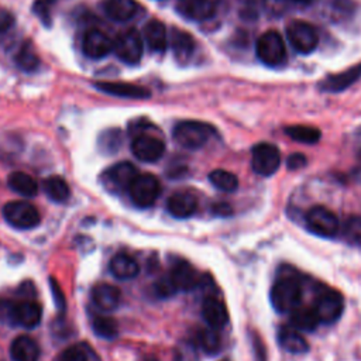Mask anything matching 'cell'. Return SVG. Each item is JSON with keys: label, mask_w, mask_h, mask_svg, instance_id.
I'll return each mask as SVG.
<instances>
[{"label": "cell", "mask_w": 361, "mask_h": 361, "mask_svg": "<svg viewBox=\"0 0 361 361\" xmlns=\"http://www.w3.org/2000/svg\"><path fill=\"white\" fill-rule=\"evenodd\" d=\"M138 175L135 165L128 161H121L107 168L102 175V180L106 188L116 192H124L130 189Z\"/></svg>", "instance_id": "cell-12"}, {"label": "cell", "mask_w": 361, "mask_h": 361, "mask_svg": "<svg viewBox=\"0 0 361 361\" xmlns=\"http://www.w3.org/2000/svg\"><path fill=\"white\" fill-rule=\"evenodd\" d=\"M3 216L11 227L18 230L34 228L41 221L39 213L35 206L24 200H14L4 204Z\"/></svg>", "instance_id": "cell-6"}, {"label": "cell", "mask_w": 361, "mask_h": 361, "mask_svg": "<svg viewBox=\"0 0 361 361\" xmlns=\"http://www.w3.org/2000/svg\"><path fill=\"white\" fill-rule=\"evenodd\" d=\"M213 134H214L213 127H210L203 121H196V120L179 121L176 123L172 131L173 140L186 149L202 148Z\"/></svg>", "instance_id": "cell-4"}, {"label": "cell", "mask_w": 361, "mask_h": 361, "mask_svg": "<svg viewBox=\"0 0 361 361\" xmlns=\"http://www.w3.org/2000/svg\"><path fill=\"white\" fill-rule=\"evenodd\" d=\"M142 361H158V360L154 358V357H145Z\"/></svg>", "instance_id": "cell-48"}, {"label": "cell", "mask_w": 361, "mask_h": 361, "mask_svg": "<svg viewBox=\"0 0 361 361\" xmlns=\"http://www.w3.org/2000/svg\"><path fill=\"white\" fill-rule=\"evenodd\" d=\"M49 288H51V292H52V296H54V302L58 307V310H65V295L61 289V286L58 285V282L55 281V278H49Z\"/></svg>", "instance_id": "cell-42"}, {"label": "cell", "mask_w": 361, "mask_h": 361, "mask_svg": "<svg viewBox=\"0 0 361 361\" xmlns=\"http://www.w3.org/2000/svg\"><path fill=\"white\" fill-rule=\"evenodd\" d=\"M169 276L178 290H192L202 282L196 268L186 261L176 262Z\"/></svg>", "instance_id": "cell-18"}, {"label": "cell", "mask_w": 361, "mask_h": 361, "mask_svg": "<svg viewBox=\"0 0 361 361\" xmlns=\"http://www.w3.org/2000/svg\"><path fill=\"white\" fill-rule=\"evenodd\" d=\"M210 183L221 192H234L238 188V178L226 169H214L209 173Z\"/></svg>", "instance_id": "cell-32"}, {"label": "cell", "mask_w": 361, "mask_h": 361, "mask_svg": "<svg viewBox=\"0 0 361 361\" xmlns=\"http://www.w3.org/2000/svg\"><path fill=\"white\" fill-rule=\"evenodd\" d=\"M42 189L47 193V196L56 203L66 202L71 196V189H69L68 182L58 175L48 176L42 182Z\"/></svg>", "instance_id": "cell-29"}, {"label": "cell", "mask_w": 361, "mask_h": 361, "mask_svg": "<svg viewBox=\"0 0 361 361\" xmlns=\"http://www.w3.org/2000/svg\"><path fill=\"white\" fill-rule=\"evenodd\" d=\"M305 223L310 233L326 238L334 237L340 227L337 216L324 206L310 207L305 216Z\"/></svg>", "instance_id": "cell-9"}, {"label": "cell", "mask_w": 361, "mask_h": 361, "mask_svg": "<svg viewBox=\"0 0 361 361\" xmlns=\"http://www.w3.org/2000/svg\"><path fill=\"white\" fill-rule=\"evenodd\" d=\"M131 151L133 155L141 162H155L164 155L165 144L154 135L140 133L131 142Z\"/></svg>", "instance_id": "cell-13"}, {"label": "cell", "mask_w": 361, "mask_h": 361, "mask_svg": "<svg viewBox=\"0 0 361 361\" xmlns=\"http://www.w3.org/2000/svg\"><path fill=\"white\" fill-rule=\"evenodd\" d=\"M82 49L87 58L100 59L113 51V41L102 30L90 28L85 32Z\"/></svg>", "instance_id": "cell-14"}, {"label": "cell", "mask_w": 361, "mask_h": 361, "mask_svg": "<svg viewBox=\"0 0 361 361\" xmlns=\"http://www.w3.org/2000/svg\"><path fill=\"white\" fill-rule=\"evenodd\" d=\"M252 171L261 176L274 175L281 166V151L269 142H259L251 151Z\"/></svg>", "instance_id": "cell-10"}, {"label": "cell", "mask_w": 361, "mask_h": 361, "mask_svg": "<svg viewBox=\"0 0 361 361\" xmlns=\"http://www.w3.org/2000/svg\"><path fill=\"white\" fill-rule=\"evenodd\" d=\"M10 355L14 361H38L39 347L30 336H18L10 345Z\"/></svg>", "instance_id": "cell-26"}, {"label": "cell", "mask_w": 361, "mask_h": 361, "mask_svg": "<svg viewBox=\"0 0 361 361\" xmlns=\"http://www.w3.org/2000/svg\"><path fill=\"white\" fill-rule=\"evenodd\" d=\"M13 23L14 20L11 14H8L7 11H0V32L7 31L13 25Z\"/></svg>", "instance_id": "cell-44"}, {"label": "cell", "mask_w": 361, "mask_h": 361, "mask_svg": "<svg viewBox=\"0 0 361 361\" xmlns=\"http://www.w3.org/2000/svg\"><path fill=\"white\" fill-rule=\"evenodd\" d=\"M92 329L94 334H97L102 338L113 340L118 334V326L117 322L113 317L96 314L92 317Z\"/></svg>", "instance_id": "cell-33"}, {"label": "cell", "mask_w": 361, "mask_h": 361, "mask_svg": "<svg viewBox=\"0 0 361 361\" xmlns=\"http://www.w3.org/2000/svg\"><path fill=\"white\" fill-rule=\"evenodd\" d=\"M154 290H155V295L159 296V298H169V296H173L178 292V289L173 285L169 275L159 278L154 285Z\"/></svg>", "instance_id": "cell-40"}, {"label": "cell", "mask_w": 361, "mask_h": 361, "mask_svg": "<svg viewBox=\"0 0 361 361\" xmlns=\"http://www.w3.org/2000/svg\"><path fill=\"white\" fill-rule=\"evenodd\" d=\"M285 134L293 141L302 142V144H316L322 137V133L319 128L312 126H303V124L285 127Z\"/></svg>", "instance_id": "cell-31"}, {"label": "cell", "mask_w": 361, "mask_h": 361, "mask_svg": "<svg viewBox=\"0 0 361 361\" xmlns=\"http://www.w3.org/2000/svg\"><path fill=\"white\" fill-rule=\"evenodd\" d=\"M58 361H92L90 350L85 344L71 345L61 353Z\"/></svg>", "instance_id": "cell-37"}, {"label": "cell", "mask_w": 361, "mask_h": 361, "mask_svg": "<svg viewBox=\"0 0 361 361\" xmlns=\"http://www.w3.org/2000/svg\"><path fill=\"white\" fill-rule=\"evenodd\" d=\"M8 188L24 197H34L38 193L37 180L25 172H13L7 179Z\"/></svg>", "instance_id": "cell-28"}, {"label": "cell", "mask_w": 361, "mask_h": 361, "mask_svg": "<svg viewBox=\"0 0 361 361\" xmlns=\"http://www.w3.org/2000/svg\"><path fill=\"white\" fill-rule=\"evenodd\" d=\"M161 193L159 179L152 173H142L135 178L128 189L131 202L141 209L152 206Z\"/></svg>", "instance_id": "cell-8"}, {"label": "cell", "mask_w": 361, "mask_h": 361, "mask_svg": "<svg viewBox=\"0 0 361 361\" xmlns=\"http://www.w3.org/2000/svg\"><path fill=\"white\" fill-rule=\"evenodd\" d=\"M144 38L147 41L148 48L152 52L162 54L165 52L168 47V37H166V30L162 21L152 18L144 25Z\"/></svg>", "instance_id": "cell-23"}, {"label": "cell", "mask_w": 361, "mask_h": 361, "mask_svg": "<svg viewBox=\"0 0 361 361\" xmlns=\"http://www.w3.org/2000/svg\"><path fill=\"white\" fill-rule=\"evenodd\" d=\"M103 10L110 20L127 23L137 14L138 3L135 0H104Z\"/></svg>", "instance_id": "cell-22"}, {"label": "cell", "mask_w": 361, "mask_h": 361, "mask_svg": "<svg viewBox=\"0 0 361 361\" xmlns=\"http://www.w3.org/2000/svg\"><path fill=\"white\" fill-rule=\"evenodd\" d=\"M306 157L303 155V154H300V152H295V154H292V155H289L288 157V159H286V166H288V169H293V171H296V169H300V168H303L305 165H306Z\"/></svg>", "instance_id": "cell-43"}, {"label": "cell", "mask_w": 361, "mask_h": 361, "mask_svg": "<svg viewBox=\"0 0 361 361\" xmlns=\"http://www.w3.org/2000/svg\"><path fill=\"white\" fill-rule=\"evenodd\" d=\"M16 63L20 69H23L25 72H34L39 66V59L30 42H24L20 47V49L16 55Z\"/></svg>", "instance_id": "cell-35"}, {"label": "cell", "mask_w": 361, "mask_h": 361, "mask_svg": "<svg viewBox=\"0 0 361 361\" xmlns=\"http://www.w3.org/2000/svg\"><path fill=\"white\" fill-rule=\"evenodd\" d=\"M123 135L117 128H111L104 131L99 138V148L106 154H114L121 147Z\"/></svg>", "instance_id": "cell-36"}, {"label": "cell", "mask_w": 361, "mask_h": 361, "mask_svg": "<svg viewBox=\"0 0 361 361\" xmlns=\"http://www.w3.org/2000/svg\"><path fill=\"white\" fill-rule=\"evenodd\" d=\"M42 309L37 302H1L0 303V319L3 322L20 326L24 329H34L39 324Z\"/></svg>", "instance_id": "cell-1"}, {"label": "cell", "mask_w": 361, "mask_h": 361, "mask_svg": "<svg viewBox=\"0 0 361 361\" xmlns=\"http://www.w3.org/2000/svg\"><path fill=\"white\" fill-rule=\"evenodd\" d=\"M94 87L103 93L126 99H148L151 96L148 89L126 82H96Z\"/></svg>", "instance_id": "cell-17"}, {"label": "cell", "mask_w": 361, "mask_h": 361, "mask_svg": "<svg viewBox=\"0 0 361 361\" xmlns=\"http://www.w3.org/2000/svg\"><path fill=\"white\" fill-rule=\"evenodd\" d=\"M286 37L292 48L302 55L312 54L319 44L314 27L302 20H293L286 25Z\"/></svg>", "instance_id": "cell-7"}, {"label": "cell", "mask_w": 361, "mask_h": 361, "mask_svg": "<svg viewBox=\"0 0 361 361\" xmlns=\"http://www.w3.org/2000/svg\"><path fill=\"white\" fill-rule=\"evenodd\" d=\"M257 58L269 68H279L288 59L286 47L282 35L275 30H268L261 34L255 44Z\"/></svg>", "instance_id": "cell-3"}, {"label": "cell", "mask_w": 361, "mask_h": 361, "mask_svg": "<svg viewBox=\"0 0 361 361\" xmlns=\"http://www.w3.org/2000/svg\"><path fill=\"white\" fill-rule=\"evenodd\" d=\"M54 0H35L34 3V11L35 14L42 20L45 25H49L51 23V7Z\"/></svg>", "instance_id": "cell-41"}, {"label": "cell", "mask_w": 361, "mask_h": 361, "mask_svg": "<svg viewBox=\"0 0 361 361\" xmlns=\"http://www.w3.org/2000/svg\"><path fill=\"white\" fill-rule=\"evenodd\" d=\"M344 309L343 295L333 289H326L320 292L314 300L313 310L320 323H334L340 319Z\"/></svg>", "instance_id": "cell-11"}, {"label": "cell", "mask_w": 361, "mask_h": 361, "mask_svg": "<svg viewBox=\"0 0 361 361\" xmlns=\"http://www.w3.org/2000/svg\"><path fill=\"white\" fill-rule=\"evenodd\" d=\"M121 299V293L117 286L111 283H97L92 289V300L93 303L103 312L114 310Z\"/></svg>", "instance_id": "cell-20"}, {"label": "cell", "mask_w": 361, "mask_h": 361, "mask_svg": "<svg viewBox=\"0 0 361 361\" xmlns=\"http://www.w3.org/2000/svg\"><path fill=\"white\" fill-rule=\"evenodd\" d=\"M213 212L219 216H228V214H231V207H230V204L221 202V203L213 204Z\"/></svg>", "instance_id": "cell-45"}, {"label": "cell", "mask_w": 361, "mask_h": 361, "mask_svg": "<svg viewBox=\"0 0 361 361\" xmlns=\"http://www.w3.org/2000/svg\"><path fill=\"white\" fill-rule=\"evenodd\" d=\"M113 51L121 62L127 65H137L144 52L141 34L135 28H128L120 32L113 41Z\"/></svg>", "instance_id": "cell-5"}, {"label": "cell", "mask_w": 361, "mask_h": 361, "mask_svg": "<svg viewBox=\"0 0 361 361\" xmlns=\"http://www.w3.org/2000/svg\"><path fill=\"white\" fill-rule=\"evenodd\" d=\"M197 209L195 195L189 192H175L166 200V210L176 219H188Z\"/></svg>", "instance_id": "cell-19"}, {"label": "cell", "mask_w": 361, "mask_h": 361, "mask_svg": "<svg viewBox=\"0 0 361 361\" xmlns=\"http://www.w3.org/2000/svg\"><path fill=\"white\" fill-rule=\"evenodd\" d=\"M197 344L206 354L209 355L217 354L221 347V340L217 333V329H213V327L202 329L197 333Z\"/></svg>", "instance_id": "cell-34"}, {"label": "cell", "mask_w": 361, "mask_h": 361, "mask_svg": "<svg viewBox=\"0 0 361 361\" xmlns=\"http://www.w3.org/2000/svg\"><path fill=\"white\" fill-rule=\"evenodd\" d=\"M278 343L279 345L292 354H302L306 353L309 348L307 341L300 334L299 330H296L292 326H282L278 330Z\"/></svg>", "instance_id": "cell-25"}, {"label": "cell", "mask_w": 361, "mask_h": 361, "mask_svg": "<svg viewBox=\"0 0 361 361\" xmlns=\"http://www.w3.org/2000/svg\"><path fill=\"white\" fill-rule=\"evenodd\" d=\"M252 341H254V348H255L257 361H265V351H264V347L261 345L259 337H254Z\"/></svg>", "instance_id": "cell-46"}, {"label": "cell", "mask_w": 361, "mask_h": 361, "mask_svg": "<svg viewBox=\"0 0 361 361\" xmlns=\"http://www.w3.org/2000/svg\"><path fill=\"white\" fill-rule=\"evenodd\" d=\"M178 11L193 21H206L216 16L214 0H176Z\"/></svg>", "instance_id": "cell-15"}, {"label": "cell", "mask_w": 361, "mask_h": 361, "mask_svg": "<svg viewBox=\"0 0 361 361\" xmlns=\"http://www.w3.org/2000/svg\"><path fill=\"white\" fill-rule=\"evenodd\" d=\"M361 78V63H357L340 73H333L326 76L320 82V89L329 93H338L350 87Z\"/></svg>", "instance_id": "cell-16"}, {"label": "cell", "mask_w": 361, "mask_h": 361, "mask_svg": "<svg viewBox=\"0 0 361 361\" xmlns=\"http://www.w3.org/2000/svg\"><path fill=\"white\" fill-rule=\"evenodd\" d=\"M343 235L347 243L354 245H361V219L351 217L345 221L343 228Z\"/></svg>", "instance_id": "cell-38"}, {"label": "cell", "mask_w": 361, "mask_h": 361, "mask_svg": "<svg viewBox=\"0 0 361 361\" xmlns=\"http://www.w3.org/2000/svg\"><path fill=\"white\" fill-rule=\"evenodd\" d=\"M110 272L114 278L117 279H131L134 276L138 275L140 272V267L137 264V261L130 257L128 254H124V252H120V254H116L111 261H110Z\"/></svg>", "instance_id": "cell-27"}, {"label": "cell", "mask_w": 361, "mask_h": 361, "mask_svg": "<svg viewBox=\"0 0 361 361\" xmlns=\"http://www.w3.org/2000/svg\"><path fill=\"white\" fill-rule=\"evenodd\" d=\"M169 44L172 47L173 55L180 62L188 61L192 56L193 51H195V39H193V37L188 31H183V30L178 28V27L171 30Z\"/></svg>", "instance_id": "cell-24"}, {"label": "cell", "mask_w": 361, "mask_h": 361, "mask_svg": "<svg viewBox=\"0 0 361 361\" xmlns=\"http://www.w3.org/2000/svg\"><path fill=\"white\" fill-rule=\"evenodd\" d=\"M290 326L299 331H312L319 326V319L313 307H296L290 312Z\"/></svg>", "instance_id": "cell-30"}, {"label": "cell", "mask_w": 361, "mask_h": 361, "mask_svg": "<svg viewBox=\"0 0 361 361\" xmlns=\"http://www.w3.org/2000/svg\"><path fill=\"white\" fill-rule=\"evenodd\" d=\"M271 303L279 313L292 312L298 307L302 298V285L293 275H282L271 288Z\"/></svg>", "instance_id": "cell-2"}, {"label": "cell", "mask_w": 361, "mask_h": 361, "mask_svg": "<svg viewBox=\"0 0 361 361\" xmlns=\"http://www.w3.org/2000/svg\"><path fill=\"white\" fill-rule=\"evenodd\" d=\"M202 314L209 327L213 329L223 327L228 320V313L224 303L216 296L204 298L202 303Z\"/></svg>", "instance_id": "cell-21"}, {"label": "cell", "mask_w": 361, "mask_h": 361, "mask_svg": "<svg viewBox=\"0 0 361 361\" xmlns=\"http://www.w3.org/2000/svg\"><path fill=\"white\" fill-rule=\"evenodd\" d=\"M290 1H293L296 4H302V6H310V4L316 3L317 0H290Z\"/></svg>", "instance_id": "cell-47"}, {"label": "cell", "mask_w": 361, "mask_h": 361, "mask_svg": "<svg viewBox=\"0 0 361 361\" xmlns=\"http://www.w3.org/2000/svg\"><path fill=\"white\" fill-rule=\"evenodd\" d=\"M175 361H199L196 345L190 341L178 344L175 350Z\"/></svg>", "instance_id": "cell-39"}]
</instances>
